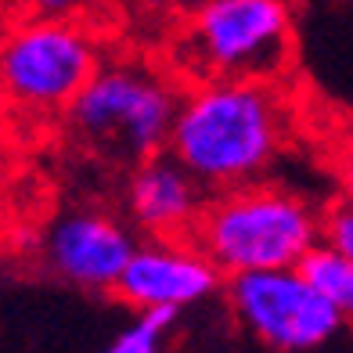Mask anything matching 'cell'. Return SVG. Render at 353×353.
<instances>
[{
	"mask_svg": "<svg viewBox=\"0 0 353 353\" xmlns=\"http://www.w3.org/2000/svg\"><path fill=\"white\" fill-rule=\"evenodd\" d=\"M220 288L223 274L205 256V249L191 234H170V238H152V242L134 249L116 292L137 310L166 307L181 314L195 303L216 296Z\"/></svg>",
	"mask_w": 353,
	"mask_h": 353,
	"instance_id": "obj_8",
	"label": "cell"
},
{
	"mask_svg": "<svg viewBox=\"0 0 353 353\" xmlns=\"http://www.w3.org/2000/svg\"><path fill=\"white\" fill-rule=\"evenodd\" d=\"M134 11H144V14H163V19H184L191 8H199L202 0H126Z\"/></svg>",
	"mask_w": 353,
	"mask_h": 353,
	"instance_id": "obj_15",
	"label": "cell"
},
{
	"mask_svg": "<svg viewBox=\"0 0 353 353\" xmlns=\"http://www.w3.org/2000/svg\"><path fill=\"white\" fill-rule=\"evenodd\" d=\"M137 249L134 231L123 220L101 210H69L47 223L40 238L43 267L61 281L90 288V292H116L126 263Z\"/></svg>",
	"mask_w": 353,
	"mask_h": 353,
	"instance_id": "obj_7",
	"label": "cell"
},
{
	"mask_svg": "<svg viewBox=\"0 0 353 353\" xmlns=\"http://www.w3.org/2000/svg\"><path fill=\"white\" fill-rule=\"evenodd\" d=\"M33 19H54V22H79L98 0H26Z\"/></svg>",
	"mask_w": 353,
	"mask_h": 353,
	"instance_id": "obj_13",
	"label": "cell"
},
{
	"mask_svg": "<svg viewBox=\"0 0 353 353\" xmlns=\"http://www.w3.org/2000/svg\"><path fill=\"white\" fill-rule=\"evenodd\" d=\"M332 173H335V181H339V195L346 202H353V130L335 144V152H332Z\"/></svg>",
	"mask_w": 353,
	"mask_h": 353,
	"instance_id": "obj_14",
	"label": "cell"
},
{
	"mask_svg": "<svg viewBox=\"0 0 353 353\" xmlns=\"http://www.w3.org/2000/svg\"><path fill=\"white\" fill-rule=\"evenodd\" d=\"M173 321H176V310H166V307L141 310V317L126 332H119L105 353H163V335L170 332Z\"/></svg>",
	"mask_w": 353,
	"mask_h": 353,
	"instance_id": "obj_11",
	"label": "cell"
},
{
	"mask_svg": "<svg viewBox=\"0 0 353 353\" xmlns=\"http://www.w3.org/2000/svg\"><path fill=\"white\" fill-rule=\"evenodd\" d=\"M325 242L353 260V202L339 199L325 210Z\"/></svg>",
	"mask_w": 353,
	"mask_h": 353,
	"instance_id": "obj_12",
	"label": "cell"
},
{
	"mask_svg": "<svg viewBox=\"0 0 353 353\" xmlns=\"http://www.w3.org/2000/svg\"><path fill=\"white\" fill-rule=\"evenodd\" d=\"M213 191L205 188L170 148L130 166L126 181V216L148 238L191 234Z\"/></svg>",
	"mask_w": 353,
	"mask_h": 353,
	"instance_id": "obj_9",
	"label": "cell"
},
{
	"mask_svg": "<svg viewBox=\"0 0 353 353\" xmlns=\"http://www.w3.org/2000/svg\"><path fill=\"white\" fill-rule=\"evenodd\" d=\"M346 4H353V0H346Z\"/></svg>",
	"mask_w": 353,
	"mask_h": 353,
	"instance_id": "obj_16",
	"label": "cell"
},
{
	"mask_svg": "<svg viewBox=\"0 0 353 353\" xmlns=\"http://www.w3.org/2000/svg\"><path fill=\"white\" fill-rule=\"evenodd\" d=\"M234 321L274 353H317L343 335L346 321L299 267L228 278Z\"/></svg>",
	"mask_w": 353,
	"mask_h": 353,
	"instance_id": "obj_5",
	"label": "cell"
},
{
	"mask_svg": "<svg viewBox=\"0 0 353 353\" xmlns=\"http://www.w3.org/2000/svg\"><path fill=\"white\" fill-rule=\"evenodd\" d=\"M98 69L101 47L79 22L33 19L0 47V87L29 112L69 108Z\"/></svg>",
	"mask_w": 353,
	"mask_h": 353,
	"instance_id": "obj_6",
	"label": "cell"
},
{
	"mask_svg": "<svg viewBox=\"0 0 353 353\" xmlns=\"http://www.w3.org/2000/svg\"><path fill=\"white\" fill-rule=\"evenodd\" d=\"M292 112L270 79H195L181 90L166 148L210 191L256 184L281 159Z\"/></svg>",
	"mask_w": 353,
	"mask_h": 353,
	"instance_id": "obj_1",
	"label": "cell"
},
{
	"mask_svg": "<svg viewBox=\"0 0 353 353\" xmlns=\"http://www.w3.org/2000/svg\"><path fill=\"white\" fill-rule=\"evenodd\" d=\"M176 105L181 87L166 72L144 61H101L65 116L87 152L116 166H137L170 144Z\"/></svg>",
	"mask_w": 353,
	"mask_h": 353,
	"instance_id": "obj_4",
	"label": "cell"
},
{
	"mask_svg": "<svg viewBox=\"0 0 353 353\" xmlns=\"http://www.w3.org/2000/svg\"><path fill=\"white\" fill-rule=\"evenodd\" d=\"M299 270L328 296V303L343 314L346 328H353V260L350 256H343L335 245H328L321 238L307 252V260L299 263Z\"/></svg>",
	"mask_w": 353,
	"mask_h": 353,
	"instance_id": "obj_10",
	"label": "cell"
},
{
	"mask_svg": "<svg viewBox=\"0 0 353 353\" xmlns=\"http://www.w3.org/2000/svg\"><path fill=\"white\" fill-rule=\"evenodd\" d=\"M292 0H202L173 37L176 69L195 79H278L292 65Z\"/></svg>",
	"mask_w": 353,
	"mask_h": 353,
	"instance_id": "obj_3",
	"label": "cell"
},
{
	"mask_svg": "<svg viewBox=\"0 0 353 353\" xmlns=\"http://www.w3.org/2000/svg\"><path fill=\"white\" fill-rule=\"evenodd\" d=\"M191 238L205 249L223 278L299 267L325 238V213L292 188L256 181L213 191Z\"/></svg>",
	"mask_w": 353,
	"mask_h": 353,
	"instance_id": "obj_2",
	"label": "cell"
}]
</instances>
